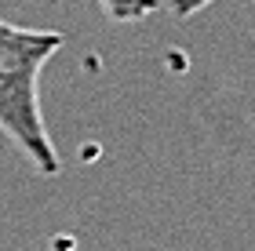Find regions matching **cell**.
<instances>
[{"instance_id": "3", "label": "cell", "mask_w": 255, "mask_h": 251, "mask_svg": "<svg viewBox=\"0 0 255 251\" xmlns=\"http://www.w3.org/2000/svg\"><path fill=\"white\" fill-rule=\"evenodd\" d=\"M208 4H215V0H168V11L175 18H190V15H197V11H204Z\"/></svg>"}, {"instance_id": "2", "label": "cell", "mask_w": 255, "mask_h": 251, "mask_svg": "<svg viewBox=\"0 0 255 251\" xmlns=\"http://www.w3.org/2000/svg\"><path fill=\"white\" fill-rule=\"evenodd\" d=\"M113 22H142L164 7V0H99Z\"/></svg>"}, {"instance_id": "1", "label": "cell", "mask_w": 255, "mask_h": 251, "mask_svg": "<svg viewBox=\"0 0 255 251\" xmlns=\"http://www.w3.org/2000/svg\"><path fill=\"white\" fill-rule=\"evenodd\" d=\"M62 44L66 37L55 29L0 22V135H7L40 175H59V150L40 109V73Z\"/></svg>"}]
</instances>
